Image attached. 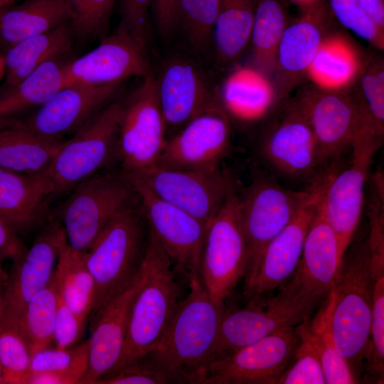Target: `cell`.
I'll return each mask as SVG.
<instances>
[{
  "mask_svg": "<svg viewBox=\"0 0 384 384\" xmlns=\"http://www.w3.org/2000/svg\"><path fill=\"white\" fill-rule=\"evenodd\" d=\"M299 343L293 326L275 331L210 361L200 384H278Z\"/></svg>",
  "mask_w": 384,
  "mask_h": 384,
  "instance_id": "obj_12",
  "label": "cell"
},
{
  "mask_svg": "<svg viewBox=\"0 0 384 384\" xmlns=\"http://www.w3.org/2000/svg\"><path fill=\"white\" fill-rule=\"evenodd\" d=\"M287 0H255L247 67L271 80L282 36L291 21Z\"/></svg>",
  "mask_w": 384,
  "mask_h": 384,
  "instance_id": "obj_33",
  "label": "cell"
},
{
  "mask_svg": "<svg viewBox=\"0 0 384 384\" xmlns=\"http://www.w3.org/2000/svg\"><path fill=\"white\" fill-rule=\"evenodd\" d=\"M155 82L166 130L170 128L176 132L198 115L223 109L220 95L208 78L188 59L167 61Z\"/></svg>",
  "mask_w": 384,
  "mask_h": 384,
  "instance_id": "obj_20",
  "label": "cell"
},
{
  "mask_svg": "<svg viewBox=\"0 0 384 384\" xmlns=\"http://www.w3.org/2000/svg\"><path fill=\"white\" fill-rule=\"evenodd\" d=\"M88 362L66 370L32 374L28 384H79L87 370Z\"/></svg>",
  "mask_w": 384,
  "mask_h": 384,
  "instance_id": "obj_51",
  "label": "cell"
},
{
  "mask_svg": "<svg viewBox=\"0 0 384 384\" xmlns=\"http://www.w3.org/2000/svg\"><path fill=\"white\" fill-rule=\"evenodd\" d=\"M5 57L4 54H0V82L5 76Z\"/></svg>",
  "mask_w": 384,
  "mask_h": 384,
  "instance_id": "obj_55",
  "label": "cell"
},
{
  "mask_svg": "<svg viewBox=\"0 0 384 384\" xmlns=\"http://www.w3.org/2000/svg\"><path fill=\"white\" fill-rule=\"evenodd\" d=\"M382 143L370 139L356 140L351 161L332 175L320 201V208L335 232L342 256L351 245L364 204V192L372 159Z\"/></svg>",
  "mask_w": 384,
  "mask_h": 384,
  "instance_id": "obj_16",
  "label": "cell"
},
{
  "mask_svg": "<svg viewBox=\"0 0 384 384\" xmlns=\"http://www.w3.org/2000/svg\"><path fill=\"white\" fill-rule=\"evenodd\" d=\"M28 248L16 230L0 215V262L21 259Z\"/></svg>",
  "mask_w": 384,
  "mask_h": 384,
  "instance_id": "obj_50",
  "label": "cell"
},
{
  "mask_svg": "<svg viewBox=\"0 0 384 384\" xmlns=\"http://www.w3.org/2000/svg\"><path fill=\"white\" fill-rule=\"evenodd\" d=\"M142 284L141 269L129 286L90 324L88 366L81 384H97L110 373L121 356L134 299Z\"/></svg>",
  "mask_w": 384,
  "mask_h": 384,
  "instance_id": "obj_24",
  "label": "cell"
},
{
  "mask_svg": "<svg viewBox=\"0 0 384 384\" xmlns=\"http://www.w3.org/2000/svg\"><path fill=\"white\" fill-rule=\"evenodd\" d=\"M335 171V168L331 169L319 178L309 199L265 247L255 277L244 290L247 299L261 297L279 288L292 277L299 265L305 238L320 201Z\"/></svg>",
  "mask_w": 384,
  "mask_h": 384,
  "instance_id": "obj_18",
  "label": "cell"
},
{
  "mask_svg": "<svg viewBox=\"0 0 384 384\" xmlns=\"http://www.w3.org/2000/svg\"><path fill=\"white\" fill-rule=\"evenodd\" d=\"M125 178L139 200L149 231L175 267L184 273L188 282L200 278V261L208 225L156 197L140 182Z\"/></svg>",
  "mask_w": 384,
  "mask_h": 384,
  "instance_id": "obj_14",
  "label": "cell"
},
{
  "mask_svg": "<svg viewBox=\"0 0 384 384\" xmlns=\"http://www.w3.org/2000/svg\"><path fill=\"white\" fill-rule=\"evenodd\" d=\"M337 24L328 3L291 19L279 43L271 75L281 102L307 80L308 70L322 41Z\"/></svg>",
  "mask_w": 384,
  "mask_h": 384,
  "instance_id": "obj_17",
  "label": "cell"
},
{
  "mask_svg": "<svg viewBox=\"0 0 384 384\" xmlns=\"http://www.w3.org/2000/svg\"><path fill=\"white\" fill-rule=\"evenodd\" d=\"M302 107L315 137L327 159L338 162L351 149L361 124L356 101L351 87L332 91L311 84L294 95Z\"/></svg>",
  "mask_w": 384,
  "mask_h": 384,
  "instance_id": "obj_21",
  "label": "cell"
},
{
  "mask_svg": "<svg viewBox=\"0 0 384 384\" xmlns=\"http://www.w3.org/2000/svg\"><path fill=\"white\" fill-rule=\"evenodd\" d=\"M58 292L67 305L87 324L95 298V283L85 262V252L71 247L66 237L57 266Z\"/></svg>",
  "mask_w": 384,
  "mask_h": 384,
  "instance_id": "obj_35",
  "label": "cell"
},
{
  "mask_svg": "<svg viewBox=\"0 0 384 384\" xmlns=\"http://www.w3.org/2000/svg\"><path fill=\"white\" fill-rule=\"evenodd\" d=\"M279 289L262 302L252 298L245 308L225 312L210 361L275 331L294 327L309 318L321 301L302 291L292 279Z\"/></svg>",
  "mask_w": 384,
  "mask_h": 384,
  "instance_id": "obj_8",
  "label": "cell"
},
{
  "mask_svg": "<svg viewBox=\"0 0 384 384\" xmlns=\"http://www.w3.org/2000/svg\"><path fill=\"white\" fill-rule=\"evenodd\" d=\"M169 377L146 356L101 378L97 384H165Z\"/></svg>",
  "mask_w": 384,
  "mask_h": 384,
  "instance_id": "obj_46",
  "label": "cell"
},
{
  "mask_svg": "<svg viewBox=\"0 0 384 384\" xmlns=\"http://www.w3.org/2000/svg\"><path fill=\"white\" fill-rule=\"evenodd\" d=\"M31 354L28 346L15 328L0 329V363L4 384H28Z\"/></svg>",
  "mask_w": 384,
  "mask_h": 384,
  "instance_id": "obj_41",
  "label": "cell"
},
{
  "mask_svg": "<svg viewBox=\"0 0 384 384\" xmlns=\"http://www.w3.org/2000/svg\"><path fill=\"white\" fill-rule=\"evenodd\" d=\"M0 384H4L3 371H2V368H1V363H0Z\"/></svg>",
  "mask_w": 384,
  "mask_h": 384,
  "instance_id": "obj_57",
  "label": "cell"
},
{
  "mask_svg": "<svg viewBox=\"0 0 384 384\" xmlns=\"http://www.w3.org/2000/svg\"><path fill=\"white\" fill-rule=\"evenodd\" d=\"M151 0H121L119 27L148 49L149 40V11Z\"/></svg>",
  "mask_w": 384,
  "mask_h": 384,
  "instance_id": "obj_47",
  "label": "cell"
},
{
  "mask_svg": "<svg viewBox=\"0 0 384 384\" xmlns=\"http://www.w3.org/2000/svg\"><path fill=\"white\" fill-rule=\"evenodd\" d=\"M65 238L59 220L56 217L49 218L23 257L13 262L4 282L1 328L18 329L27 304L53 278Z\"/></svg>",
  "mask_w": 384,
  "mask_h": 384,
  "instance_id": "obj_15",
  "label": "cell"
},
{
  "mask_svg": "<svg viewBox=\"0 0 384 384\" xmlns=\"http://www.w3.org/2000/svg\"><path fill=\"white\" fill-rule=\"evenodd\" d=\"M53 185L45 171L23 174L0 168V215L20 234L44 225Z\"/></svg>",
  "mask_w": 384,
  "mask_h": 384,
  "instance_id": "obj_25",
  "label": "cell"
},
{
  "mask_svg": "<svg viewBox=\"0 0 384 384\" xmlns=\"http://www.w3.org/2000/svg\"><path fill=\"white\" fill-rule=\"evenodd\" d=\"M370 55L336 26L322 41L308 70L307 80L325 90H347L358 81Z\"/></svg>",
  "mask_w": 384,
  "mask_h": 384,
  "instance_id": "obj_27",
  "label": "cell"
},
{
  "mask_svg": "<svg viewBox=\"0 0 384 384\" xmlns=\"http://www.w3.org/2000/svg\"><path fill=\"white\" fill-rule=\"evenodd\" d=\"M63 141L42 137L11 121L0 127V168L23 174L44 172Z\"/></svg>",
  "mask_w": 384,
  "mask_h": 384,
  "instance_id": "obj_30",
  "label": "cell"
},
{
  "mask_svg": "<svg viewBox=\"0 0 384 384\" xmlns=\"http://www.w3.org/2000/svg\"><path fill=\"white\" fill-rule=\"evenodd\" d=\"M231 147V122L223 109L198 115L167 138L156 166L215 171Z\"/></svg>",
  "mask_w": 384,
  "mask_h": 384,
  "instance_id": "obj_19",
  "label": "cell"
},
{
  "mask_svg": "<svg viewBox=\"0 0 384 384\" xmlns=\"http://www.w3.org/2000/svg\"><path fill=\"white\" fill-rule=\"evenodd\" d=\"M58 299V284L55 272L48 285L27 304L19 322L18 330L28 346L31 357L53 342Z\"/></svg>",
  "mask_w": 384,
  "mask_h": 384,
  "instance_id": "obj_36",
  "label": "cell"
},
{
  "mask_svg": "<svg viewBox=\"0 0 384 384\" xmlns=\"http://www.w3.org/2000/svg\"><path fill=\"white\" fill-rule=\"evenodd\" d=\"M23 0H0V10L9 5L19 2Z\"/></svg>",
  "mask_w": 384,
  "mask_h": 384,
  "instance_id": "obj_56",
  "label": "cell"
},
{
  "mask_svg": "<svg viewBox=\"0 0 384 384\" xmlns=\"http://www.w3.org/2000/svg\"><path fill=\"white\" fill-rule=\"evenodd\" d=\"M75 38L68 22L9 48L4 54L7 87L17 84L42 64L66 54L71 49Z\"/></svg>",
  "mask_w": 384,
  "mask_h": 384,
  "instance_id": "obj_29",
  "label": "cell"
},
{
  "mask_svg": "<svg viewBox=\"0 0 384 384\" xmlns=\"http://www.w3.org/2000/svg\"><path fill=\"white\" fill-rule=\"evenodd\" d=\"M338 23L383 51L384 31L380 30L358 4L357 0H327Z\"/></svg>",
  "mask_w": 384,
  "mask_h": 384,
  "instance_id": "obj_42",
  "label": "cell"
},
{
  "mask_svg": "<svg viewBox=\"0 0 384 384\" xmlns=\"http://www.w3.org/2000/svg\"><path fill=\"white\" fill-rule=\"evenodd\" d=\"M182 0H151V9L160 34L168 37L178 27Z\"/></svg>",
  "mask_w": 384,
  "mask_h": 384,
  "instance_id": "obj_49",
  "label": "cell"
},
{
  "mask_svg": "<svg viewBox=\"0 0 384 384\" xmlns=\"http://www.w3.org/2000/svg\"><path fill=\"white\" fill-rule=\"evenodd\" d=\"M188 284L189 292L178 304L161 340L146 356L171 383L200 384L211 361L226 310L224 302L210 297L200 278Z\"/></svg>",
  "mask_w": 384,
  "mask_h": 384,
  "instance_id": "obj_1",
  "label": "cell"
},
{
  "mask_svg": "<svg viewBox=\"0 0 384 384\" xmlns=\"http://www.w3.org/2000/svg\"><path fill=\"white\" fill-rule=\"evenodd\" d=\"M122 175L140 182L156 197L208 225L224 204L233 183L220 169L185 170L154 165Z\"/></svg>",
  "mask_w": 384,
  "mask_h": 384,
  "instance_id": "obj_13",
  "label": "cell"
},
{
  "mask_svg": "<svg viewBox=\"0 0 384 384\" xmlns=\"http://www.w3.org/2000/svg\"><path fill=\"white\" fill-rule=\"evenodd\" d=\"M6 277L0 273V328L4 308V282Z\"/></svg>",
  "mask_w": 384,
  "mask_h": 384,
  "instance_id": "obj_54",
  "label": "cell"
},
{
  "mask_svg": "<svg viewBox=\"0 0 384 384\" xmlns=\"http://www.w3.org/2000/svg\"><path fill=\"white\" fill-rule=\"evenodd\" d=\"M296 6L300 12L317 9L327 3V0H287Z\"/></svg>",
  "mask_w": 384,
  "mask_h": 384,
  "instance_id": "obj_53",
  "label": "cell"
},
{
  "mask_svg": "<svg viewBox=\"0 0 384 384\" xmlns=\"http://www.w3.org/2000/svg\"><path fill=\"white\" fill-rule=\"evenodd\" d=\"M86 326L87 324L67 305L58 292L53 330L55 347L67 348L80 343Z\"/></svg>",
  "mask_w": 384,
  "mask_h": 384,
  "instance_id": "obj_48",
  "label": "cell"
},
{
  "mask_svg": "<svg viewBox=\"0 0 384 384\" xmlns=\"http://www.w3.org/2000/svg\"><path fill=\"white\" fill-rule=\"evenodd\" d=\"M141 273L142 284L130 309L122 352L109 373L144 357L156 347L182 299L175 266L149 230Z\"/></svg>",
  "mask_w": 384,
  "mask_h": 384,
  "instance_id": "obj_3",
  "label": "cell"
},
{
  "mask_svg": "<svg viewBox=\"0 0 384 384\" xmlns=\"http://www.w3.org/2000/svg\"><path fill=\"white\" fill-rule=\"evenodd\" d=\"M342 257L338 238L319 205L292 279L302 291L323 300L334 284Z\"/></svg>",
  "mask_w": 384,
  "mask_h": 384,
  "instance_id": "obj_26",
  "label": "cell"
},
{
  "mask_svg": "<svg viewBox=\"0 0 384 384\" xmlns=\"http://www.w3.org/2000/svg\"><path fill=\"white\" fill-rule=\"evenodd\" d=\"M75 38L89 40L106 36L115 0H68Z\"/></svg>",
  "mask_w": 384,
  "mask_h": 384,
  "instance_id": "obj_40",
  "label": "cell"
},
{
  "mask_svg": "<svg viewBox=\"0 0 384 384\" xmlns=\"http://www.w3.org/2000/svg\"><path fill=\"white\" fill-rule=\"evenodd\" d=\"M357 1L375 25L384 31V1L357 0Z\"/></svg>",
  "mask_w": 384,
  "mask_h": 384,
  "instance_id": "obj_52",
  "label": "cell"
},
{
  "mask_svg": "<svg viewBox=\"0 0 384 384\" xmlns=\"http://www.w3.org/2000/svg\"><path fill=\"white\" fill-rule=\"evenodd\" d=\"M247 264L239 195L232 183L224 204L208 225L200 261L201 282L212 299L224 302L245 279Z\"/></svg>",
  "mask_w": 384,
  "mask_h": 384,
  "instance_id": "obj_10",
  "label": "cell"
},
{
  "mask_svg": "<svg viewBox=\"0 0 384 384\" xmlns=\"http://www.w3.org/2000/svg\"><path fill=\"white\" fill-rule=\"evenodd\" d=\"M65 86L73 83H122L151 73L147 49L118 26L93 50L64 64Z\"/></svg>",
  "mask_w": 384,
  "mask_h": 384,
  "instance_id": "obj_22",
  "label": "cell"
},
{
  "mask_svg": "<svg viewBox=\"0 0 384 384\" xmlns=\"http://www.w3.org/2000/svg\"><path fill=\"white\" fill-rule=\"evenodd\" d=\"M218 8V0H182L178 26L197 49L206 48L213 40Z\"/></svg>",
  "mask_w": 384,
  "mask_h": 384,
  "instance_id": "obj_39",
  "label": "cell"
},
{
  "mask_svg": "<svg viewBox=\"0 0 384 384\" xmlns=\"http://www.w3.org/2000/svg\"><path fill=\"white\" fill-rule=\"evenodd\" d=\"M137 199L122 174L99 173L70 191L56 218L69 245L86 252L107 223Z\"/></svg>",
  "mask_w": 384,
  "mask_h": 384,
  "instance_id": "obj_9",
  "label": "cell"
},
{
  "mask_svg": "<svg viewBox=\"0 0 384 384\" xmlns=\"http://www.w3.org/2000/svg\"><path fill=\"white\" fill-rule=\"evenodd\" d=\"M123 103L113 100L63 142L45 171L55 195L70 191L117 159Z\"/></svg>",
  "mask_w": 384,
  "mask_h": 384,
  "instance_id": "obj_6",
  "label": "cell"
},
{
  "mask_svg": "<svg viewBox=\"0 0 384 384\" xmlns=\"http://www.w3.org/2000/svg\"><path fill=\"white\" fill-rule=\"evenodd\" d=\"M148 237L147 222L137 197L107 223L85 252L86 265L95 283L90 324L139 272Z\"/></svg>",
  "mask_w": 384,
  "mask_h": 384,
  "instance_id": "obj_4",
  "label": "cell"
},
{
  "mask_svg": "<svg viewBox=\"0 0 384 384\" xmlns=\"http://www.w3.org/2000/svg\"><path fill=\"white\" fill-rule=\"evenodd\" d=\"M64 64L48 61L0 95V127L32 109H38L65 86Z\"/></svg>",
  "mask_w": 384,
  "mask_h": 384,
  "instance_id": "obj_32",
  "label": "cell"
},
{
  "mask_svg": "<svg viewBox=\"0 0 384 384\" xmlns=\"http://www.w3.org/2000/svg\"><path fill=\"white\" fill-rule=\"evenodd\" d=\"M321 176L304 190L294 191L281 185L272 175L260 173L238 193L248 255L244 290L255 277L265 247L309 199Z\"/></svg>",
  "mask_w": 384,
  "mask_h": 384,
  "instance_id": "obj_7",
  "label": "cell"
},
{
  "mask_svg": "<svg viewBox=\"0 0 384 384\" xmlns=\"http://www.w3.org/2000/svg\"><path fill=\"white\" fill-rule=\"evenodd\" d=\"M85 362H88V339L67 348L48 347L31 356L30 375L66 370Z\"/></svg>",
  "mask_w": 384,
  "mask_h": 384,
  "instance_id": "obj_45",
  "label": "cell"
},
{
  "mask_svg": "<svg viewBox=\"0 0 384 384\" xmlns=\"http://www.w3.org/2000/svg\"><path fill=\"white\" fill-rule=\"evenodd\" d=\"M357 84L367 109L377 126L384 131V59L371 55Z\"/></svg>",
  "mask_w": 384,
  "mask_h": 384,
  "instance_id": "obj_43",
  "label": "cell"
},
{
  "mask_svg": "<svg viewBox=\"0 0 384 384\" xmlns=\"http://www.w3.org/2000/svg\"><path fill=\"white\" fill-rule=\"evenodd\" d=\"M297 335L299 343L294 361L281 376L278 384H326L316 350L306 337Z\"/></svg>",
  "mask_w": 384,
  "mask_h": 384,
  "instance_id": "obj_44",
  "label": "cell"
},
{
  "mask_svg": "<svg viewBox=\"0 0 384 384\" xmlns=\"http://www.w3.org/2000/svg\"><path fill=\"white\" fill-rule=\"evenodd\" d=\"M166 126L158 100L155 77L143 78L142 84L124 100L118 139L122 174L156 164L166 142Z\"/></svg>",
  "mask_w": 384,
  "mask_h": 384,
  "instance_id": "obj_11",
  "label": "cell"
},
{
  "mask_svg": "<svg viewBox=\"0 0 384 384\" xmlns=\"http://www.w3.org/2000/svg\"><path fill=\"white\" fill-rule=\"evenodd\" d=\"M246 71L230 81L222 106L230 122L233 118L245 124L260 126L283 102L279 100L270 79L247 66Z\"/></svg>",
  "mask_w": 384,
  "mask_h": 384,
  "instance_id": "obj_31",
  "label": "cell"
},
{
  "mask_svg": "<svg viewBox=\"0 0 384 384\" xmlns=\"http://www.w3.org/2000/svg\"><path fill=\"white\" fill-rule=\"evenodd\" d=\"M0 273H1V274H3L5 277H7V273H6L5 271L4 270V269H3L2 266H1V262H0Z\"/></svg>",
  "mask_w": 384,
  "mask_h": 384,
  "instance_id": "obj_58",
  "label": "cell"
},
{
  "mask_svg": "<svg viewBox=\"0 0 384 384\" xmlns=\"http://www.w3.org/2000/svg\"><path fill=\"white\" fill-rule=\"evenodd\" d=\"M120 85H65L32 114L13 121L42 137L63 141L114 100Z\"/></svg>",
  "mask_w": 384,
  "mask_h": 384,
  "instance_id": "obj_23",
  "label": "cell"
},
{
  "mask_svg": "<svg viewBox=\"0 0 384 384\" xmlns=\"http://www.w3.org/2000/svg\"><path fill=\"white\" fill-rule=\"evenodd\" d=\"M255 0H218L213 41L220 63L231 64L248 48Z\"/></svg>",
  "mask_w": 384,
  "mask_h": 384,
  "instance_id": "obj_34",
  "label": "cell"
},
{
  "mask_svg": "<svg viewBox=\"0 0 384 384\" xmlns=\"http://www.w3.org/2000/svg\"><path fill=\"white\" fill-rule=\"evenodd\" d=\"M294 330L297 334L306 337L316 350L326 384L358 383L353 371L334 345L322 305L313 320L305 319L295 326Z\"/></svg>",
  "mask_w": 384,
  "mask_h": 384,
  "instance_id": "obj_37",
  "label": "cell"
},
{
  "mask_svg": "<svg viewBox=\"0 0 384 384\" xmlns=\"http://www.w3.org/2000/svg\"><path fill=\"white\" fill-rule=\"evenodd\" d=\"M370 250L373 299L370 334V370L382 373L384 367V234L372 232L367 238Z\"/></svg>",
  "mask_w": 384,
  "mask_h": 384,
  "instance_id": "obj_38",
  "label": "cell"
},
{
  "mask_svg": "<svg viewBox=\"0 0 384 384\" xmlns=\"http://www.w3.org/2000/svg\"><path fill=\"white\" fill-rule=\"evenodd\" d=\"M255 151L279 176L313 183L331 164L322 151L302 107L290 97L260 125Z\"/></svg>",
  "mask_w": 384,
  "mask_h": 384,
  "instance_id": "obj_5",
  "label": "cell"
},
{
  "mask_svg": "<svg viewBox=\"0 0 384 384\" xmlns=\"http://www.w3.org/2000/svg\"><path fill=\"white\" fill-rule=\"evenodd\" d=\"M0 10V46L6 50L26 38L70 22L68 0H23Z\"/></svg>",
  "mask_w": 384,
  "mask_h": 384,
  "instance_id": "obj_28",
  "label": "cell"
},
{
  "mask_svg": "<svg viewBox=\"0 0 384 384\" xmlns=\"http://www.w3.org/2000/svg\"><path fill=\"white\" fill-rule=\"evenodd\" d=\"M373 284L367 238L348 246L322 306L334 345L358 378L368 363Z\"/></svg>",
  "mask_w": 384,
  "mask_h": 384,
  "instance_id": "obj_2",
  "label": "cell"
}]
</instances>
